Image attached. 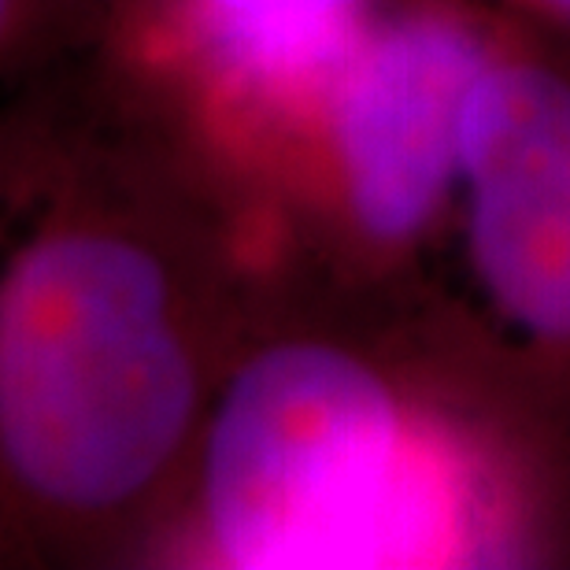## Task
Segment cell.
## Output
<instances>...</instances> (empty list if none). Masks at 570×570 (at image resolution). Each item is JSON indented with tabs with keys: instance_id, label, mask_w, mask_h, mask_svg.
<instances>
[{
	"instance_id": "cell-5",
	"label": "cell",
	"mask_w": 570,
	"mask_h": 570,
	"mask_svg": "<svg viewBox=\"0 0 570 570\" xmlns=\"http://www.w3.org/2000/svg\"><path fill=\"white\" fill-rule=\"evenodd\" d=\"M356 0H200L215 49L259 82H307L345 60Z\"/></svg>"
},
{
	"instance_id": "cell-4",
	"label": "cell",
	"mask_w": 570,
	"mask_h": 570,
	"mask_svg": "<svg viewBox=\"0 0 570 570\" xmlns=\"http://www.w3.org/2000/svg\"><path fill=\"white\" fill-rule=\"evenodd\" d=\"M485 75L478 45L444 22L382 33L348 67L337 138L360 223L379 237L412 234L460 164L463 116Z\"/></svg>"
},
{
	"instance_id": "cell-2",
	"label": "cell",
	"mask_w": 570,
	"mask_h": 570,
	"mask_svg": "<svg viewBox=\"0 0 570 570\" xmlns=\"http://www.w3.org/2000/svg\"><path fill=\"white\" fill-rule=\"evenodd\" d=\"M204 500L215 549L253 570L412 563L449 530L441 482L401 455L390 393L323 345L271 348L237 374Z\"/></svg>"
},
{
	"instance_id": "cell-7",
	"label": "cell",
	"mask_w": 570,
	"mask_h": 570,
	"mask_svg": "<svg viewBox=\"0 0 570 570\" xmlns=\"http://www.w3.org/2000/svg\"><path fill=\"white\" fill-rule=\"evenodd\" d=\"M556 4H563V8H570V0H556Z\"/></svg>"
},
{
	"instance_id": "cell-1",
	"label": "cell",
	"mask_w": 570,
	"mask_h": 570,
	"mask_svg": "<svg viewBox=\"0 0 570 570\" xmlns=\"http://www.w3.org/2000/svg\"><path fill=\"white\" fill-rule=\"evenodd\" d=\"M193 367L156 259L108 234H52L0 285V455L49 504L134 497L178 449Z\"/></svg>"
},
{
	"instance_id": "cell-6",
	"label": "cell",
	"mask_w": 570,
	"mask_h": 570,
	"mask_svg": "<svg viewBox=\"0 0 570 570\" xmlns=\"http://www.w3.org/2000/svg\"><path fill=\"white\" fill-rule=\"evenodd\" d=\"M4 8H8V0H0V22H4Z\"/></svg>"
},
{
	"instance_id": "cell-3",
	"label": "cell",
	"mask_w": 570,
	"mask_h": 570,
	"mask_svg": "<svg viewBox=\"0 0 570 570\" xmlns=\"http://www.w3.org/2000/svg\"><path fill=\"white\" fill-rule=\"evenodd\" d=\"M460 164L485 289L533 334L570 337V86L538 67L485 71Z\"/></svg>"
}]
</instances>
